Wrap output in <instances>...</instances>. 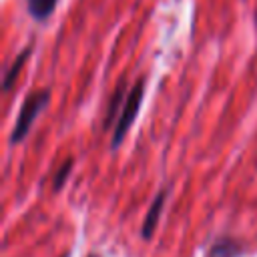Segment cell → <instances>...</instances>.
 <instances>
[{
    "mask_svg": "<svg viewBox=\"0 0 257 257\" xmlns=\"http://www.w3.org/2000/svg\"><path fill=\"white\" fill-rule=\"evenodd\" d=\"M48 98H50V92H48L46 88L28 94V98L24 100V104H22V108H20V112H18V120H16V124H14V131H12V135H10V143H12V145H14V143H20V141L28 135V131H30V126H32V122H34V118H36L38 112L48 104Z\"/></svg>",
    "mask_w": 257,
    "mask_h": 257,
    "instance_id": "obj_1",
    "label": "cell"
},
{
    "mask_svg": "<svg viewBox=\"0 0 257 257\" xmlns=\"http://www.w3.org/2000/svg\"><path fill=\"white\" fill-rule=\"evenodd\" d=\"M143 90H145V80L139 78L135 82V86L128 90L126 98H124V104H122V110H120V116L116 120V126H114V137H112V145H120V141L124 139L128 126L133 124L137 112H139V106L143 102Z\"/></svg>",
    "mask_w": 257,
    "mask_h": 257,
    "instance_id": "obj_2",
    "label": "cell"
},
{
    "mask_svg": "<svg viewBox=\"0 0 257 257\" xmlns=\"http://www.w3.org/2000/svg\"><path fill=\"white\" fill-rule=\"evenodd\" d=\"M165 201H167V191H159V195L155 197V201H153V205H151V209H149V213H147V217H145V221H143V231H141V235H143L145 239H149V237L153 235V231H155V227H157V221H159V217H161V211H163Z\"/></svg>",
    "mask_w": 257,
    "mask_h": 257,
    "instance_id": "obj_3",
    "label": "cell"
},
{
    "mask_svg": "<svg viewBox=\"0 0 257 257\" xmlns=\"http://www.w3.org/2000/svg\"><path fill=\"white\" fill-rule=\"evenodd\" d=\"M56 4H58V0H26V8H28L30 16L38 22L48 20L52 16Z\"/></svg>",
    "mask_w": 257,
    "mask_h": 257,
    "instance_id": "obj_4",
    "label": "cell"
},
{
    "mask_svg": "<svg viewBox=\"0 0 257 257\" xmlns=\"http://www.w3.org/2000/svg\"><path fill=\"white\" fill-rule=\"evenodd\" d=\"M30 46H26L20 54H18V58L10 64V68L6 70V76H4V90H10V86L14 84V80H16V76H18V72L22 70V66H24V62H26V58H28V54H30Z\"/></svg>",
    "mask_w": 257,
    "mask_h": 257,
    "instance_id": "obj_5",
    "label": "cell"
},
{
    "mask_svg": "<svg viewBox=\"0 0 257 257\" xmlns=\"http://www.w3.org/2000/svg\"><path fill=\"white\" fill-rule=\"evenodd\" d=\"M241 253V247L233 239H221L219 243L213 245L209 257H237Z\"/></svg>",
    "mask_w": 257,
    "mask_h": 257,
    "instance_id": "obj_6",
    "label": "cell"
},
{
    "mask_svg": "<svg viewBox=\"0 0 257 257\" xmlns=\"http://www.w3.org/2000/svg\"><path fill=\"white\" fill-rule=\"evenodd\" d=\"M120 98H122V86H118V90L112 94V98H110V104H108V110H106V126L110 124V120L116 116V110H118V102H120Z\"/></svg>",
    "mask_w": 257,
    "mask_h": 257,
    "instance_id": "obj_7",
    "label": "cell"
},
{
    "mask_svg": "<svg viewBox=\"0 0 257 257\" xmlns=\"http://www.w3.org/2000/svg\"><path fill=\"white\" fill-rule=\"evenodd\" d=\"M70 169H72V159H66V161L58 167V171H56V177H54V189H60V187H62V183L66 181Z\"/></svg>",
    "mask_w": 257,
    "mask_h": 257,
    "instance_id": "obj_8",
    "label": "cell"
},
{
    "mask_svg": "<svg viewBox=\"0 0 257 257\" xmlns=\"http://www.w3.org/2000/svg\"><path fill=\"white\" fill-rule=\"evenodd\" d=\"M88 257H98V255H88Z\"/></svg>",
    "mask_w": 257,
    "mask_h": 257,
    "instance_id": "obj_9",
    "label": "cell"
}]
</instances>
